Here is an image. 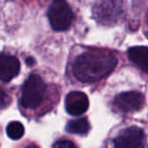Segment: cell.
I'll return each instance as SVG.
<instances>
[{"mask_svg": "<svg viewBox=\"0 0 148 148\" xmlns=\"http://www.w3.org/2000/svg\"><path fill=\"white\" fill-rule=\"evenodd\" d=\"M116 65L117 59L111 55L86 53L75 61L73 73L82 82H95L109 75Z\"/></svg>", "mask_w": 148, "mask_h": 148, "instance_id": "cell-1", "label": "cell"}, {"mask_svg": "<svg viewBox=\"0 0 148 148\" xmlns=\"http://www.w3.org/2000/svg\"><path fill=\"white\" fill-rule=\"evenodd\" d=\"M46 85L39 75L32 74L27 79L23 88L21 105L27 109H36L43 101Z\"/></svg>", "mask_w": 148, "mask_h": 148, "instance_id": "cell-2", "label": "cell"}, {"mask_svg": "<svg viewBox=\"0 0 148 148\" xmlns=\"http://www.w3.org/2000/svg\"><path fill=\"white\" fill-rule=\"evenodd\" d=\"M49 21L55 31H65L72 23V11L65 0H54L49 8Z\"/></svg>", "mask_w": 148, "mask_h": 148, "instance_id": "cell-3", "label": "cell"}, {"mask_svg": "<svg viewBox=\"0 0 148 148\" xmlns=\"http://www.w3.org/2000/svg\"><path fill=\"white\" fill-rule=\"evenodd\" d=\"M144 106V97L137 91H128L115 99V107L123 113L139 111Z\"/></svg>", "mask_w": 148, "mask_h": 148, "instance_id": "cell-4", "label": "cell"}, {"mask_svg": "<svg viewBox=\"0 0 148 148\" xmlns=\"http://www.w3.org/2000/svg\"><path fill=\"white\" fill-rule=\"evenodd\" d=\"M143 130L138 127H129L116 137L114 145L117 148H137L142 145Z\"/></svg>", "mask_w": 148, "mask_h": 148, "instance_id": "cell-5", "label": "cell"}, {"mask_svg": "<svg viewBox=\"0 0 148 148\" xmlns=\"http://www.w3.org/2000/svg\"><path fill=\"white\" fill-rule=\"evenodd\" d=\"M88 97L81 91H72L66 97V111L72 116H80L84 114L88 109Z\"/></svg>", "mask_w": 148, "mask_h": 148, "instance_id": "cell-6", "label": "cell"}, {"mask_svg": "<svg viewBox=\"0 0 148 148\" xmlns=\"http://www.w3.org/2000/svg\"><path fill=\"white\" fill-rule=\"evenodd\" d=\"M21 70L18 59L13 56L0 55V80L8 82L14 78Z\"/></svg>", "mask_w": 148, "mask_h": 148, "instance_id": "cell-7", "label": "cell"}, {"mask_svg": "<svg viewBox=\"0 0 148 148\" xmlns=\"http://www.w3.org/2000/svg\"><path fill=\"white\" fill-rule=\"evenodd\" d=\"M121 4L117 0H105L99 3L97 16L101 21L108 23L110 21H115V18L121 14Z\"/></svg>", "mask_w": 148, "mask_h": 148, "instance_id": "cell-8", "label": "cell"}, {"mask_svg": "<svg viewBox=\"0 0 148 148\" xmlns=\"http://www.w3.org/2000/svg\"><path fill=\"white\" fill-rule=\"evenodd\" d=\"M148 50L146 47L138 46V47H132L128 51V56L130 60L137 64L144 72L148 71V58H147Z\"/></svg>", "mask_w": 148, "mask_h": 148, "instance_id": "cell-9", "label": "cell"}, {"mask_svg": "<svg viewBox=\"0 0 148 148\" xmlns=\"http://www.w3.org/2000/svg\"><path fill=\"white\" fill-rule=\"evenodd\" d=\"M89 128L90 126L88 121L85 118H80V119L69 122L66 130L71 134H86L89 131Z\"/></svg>", "mask_w": 148, "mask_h": 148, "instance_id": "cell-10", "label": "cell"}, {"mask_svg": "<svg viewBox=\"0 0 148 148\" xmlns=\"http://www.w3.org/2000/svg\"><path fill=\"white\" fill-rule=\"evenodd\" d=\"M6 133L10 139L18 140L25 134V127L21 122H11L7 126Z\"/></svg>", "mask_w": 148, "mask_h": 148, "instance_id": "cell-11", "label": "cell"}, {"mask_svg": "<svg viewBox=\"0 0 148 148\" xmlns=\"http://www.w3.org/2000/svg\"><path fill=\"white\" fill-rule=\"evenodd\" d=\"M9 103H10L9 97L4 92V90L0 87V108H5L6 106H8Z\"/></svg>", "mask_w": 148, "mask_h": 148, "instance_id": "cell-12", "label": "cell"}, {"mask_svg": "<svg viewBox=\"0 0 148 148\" xmlns=\"http://www.w3.org/2000/svg\"><path fill=\"white\" fill-rule=\"evenodd\" d=\"M54 147L55 148H72L75 147V144L71 141H68V140H61V141H58L54 144Z\"/></svg>", "mask_w": 148, "mask_h": 148, "instance_id": "cell-13", "label": "cell"}, {"mask_svg": "<svg viewBox=\"0 0 148 148\" xmlns=\"http://www.w3.org/2000/svg\"><path fill=\"white\" fill-rule=\"evenodd\" d=\"M27 64H29V65H32V64L34 63V60L32 59V58H29V59H27Z\"/></svg>", "mask_w": 148, "mask_h": 148, "instance_id": "cell-14", "label": "cell"}]
</instances>
